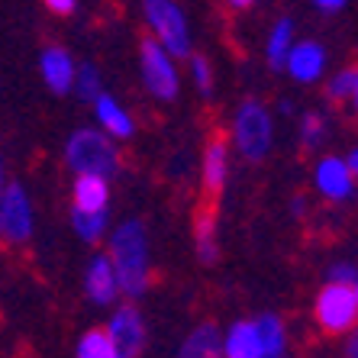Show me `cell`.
Returning <instances> with one entry per match:
<instances>
[{
	"label": "cell",
	"mask_w": 358,
	"mask_h": 358,
	"mask_svg": "<svg viewBox=\"0 0 358 358\" xmlns=\"http://www.w3.org/2000/svg\"><path fill=\"white\" fill-rule=\"evenodd\" d=\"M107 255L113 262L120 281V294L129 300L142 297L152 284V252H149V229L142 220H123L117 229H110Z\"/></svg>",
	"instance_id": "cell-1"
},
{
	"label": "cell",
	"mask_w": 358,
	"mask_h": 358,
	"mask_svg": "<svg viewBox=\"0 0 358 358\" xmlns=\"http://www.w3.org/2000/svg\"><path fill=\"white\" fill-rule=\"evenodd\" d=\"M65 165L71 168V175H100L110 181L123 162L117 139H110L97 126H81L65 142Z\"/></svg>",
	"instance_id": "cell-2"
},
{
	"label": "cell",
	"mask_w": 358,
	"mask_h": 358,
	"mask_svg": "<svg viewBox=\"0 0 358 358\" xmlns=\"http://www.w3.org/2000/svg\"><path fill=\"white\" fill-rule=\"evenodd\" d=\"M233 145L245 162H262L275 145V117L262 100H242L233 113Z\"/></svg>",
	"instance_id": "cell-3"
},
{
	"label": "cell",
	"mask_w": 358,
	"mask_h": 358,
	"mask_svg": "<svg viewBox=\"0 0 358 358\" xmlns=\"http://www.w3.org/2000/svg\"><path fill=\"white\" fill-rule=\"evenodd\" d=\"M142 20L152 39L165 45L175 59H187L194 52L191 20L178 0H142Z\"/></svg>",
	"instance_id": "cell-4"
},
{
	"label": "cell",
	"mask_w": 358,
	"mask_h": 358,
	"mask_svg": "<svg viewBox=\"0 0 358 358\" xmlns=\"http://www.w3.org/2000/svg\"><path fill=\"white\" fill-rule=\"evenodd\" d=\"M139 75H142V87L149 91L152 100L159 103H171L181 94V75H178V59L165 45L145 36L139 42Z\"/></svg>",
	"instance_id": "cell-5"
},
{
	"label": "cell",
	"mask_w": 358,
	"mask_h": 358,
	"mask_svg": "<svg viewBox=\"0 0 358 358\" xmlns=\"http://www.w3.org/2000/svg\"><path fill=\"white\" fill-rule=\"evenodd\" d=\"M313 320L323 333L329 336H345L355 329L358 323V294L352 284H336L326 281L320 287L317 300H313Z\"/></svg>",
	"instance_id": "cell-6"
},
{
	"label": "cell",
	"mask_w": 358,
	"mask_h": 358,
	"mask_svg": "<svg viewBox=\"0 0 358 358\" xmlns=\"http://www.w3.org/2000/svg\"><path fill=\"white\" fill-rule=\"evenodd\" d=\"M36 233V210L23 184L10 181L0 194V239L7 245H26Z\"/></svg>",
	"instance_id": "cell-7"
},
{
	"label": "cell",
	"mask_w": 358,
	"mask_h": 358,
	"mask_svg": "<svg viewBox=\"0 0 358 358\" xmlns=\"http://www.w3.org/2000/svg\"><path fill=\"white\" fill-rule=\"evenodd\" d=\"M313 187H317V194L323 200H329V203H345V200H352L358 181L352 178L345 159H339V155H323V159L313 165Z\"/></svg>",
	"instance_id": "cell-8"
},
{
	"label": "cell",
	"mask_w": 358,
	"mask_h": 358,
	"mask_svg": "<svg viewBox=\"0 0 358 358\" xmlns=\"http://www.w3.org/2000/svg\"><path fill=\"white\" fill-rule=\"evenodd\" d=\"M107 333L117 345L120 358H139V352L145 349V320L133 303H123V307L113 310V317L107 323Z\"/></svg>",
	"instance_id": "cell-9"
},
{
	"label": "cell",
	"mask_w": 358,
	"mask_h": 358,
	"mask_svg": "<svg viewBox=\"0 0 358 358\" xmlns=\"http://www.w3.org/2000/svg\"><path fill=\"white\" fill-rule=\"evenodd\" d=\"M84 297L97 307H113L120 300V281L107 252H97L84 265Z\"/></svg>",
	"instance_id": "cell-10"
},
{
	"label": "cell",
	"mask_w": 358,
	"mask_h": 358,
	"mask_svg": "<svg viewBox=\"0 0 358 358\" xmlns=\"http://www.w3.org/2000/svg\"><path fill=\"white\" fill-rule=\"evenodd\" d=\"M326 62H329V55H326V49L317 39H300V42H294L291 52H287L284 71L297 84H317V81H323V75H326Z\"/></svg>",
	"instance_id": "cell-11"
},
{
	"label": "cell",
	"mask_w": 358,
	"mask_h": 358,
	"mask_svg": "<svg viewBox=\"0 0 358 358\" xmlns=\"http://www.w3.org/2000/svg\"><path fill=\"white\" fill-rule=\"evenodd\" d=\"M39 75L52 94H71L78 65L65 45H45L39 55Z\"/></svg>",
	"instance_id": "cell-12"
},
{
	"label": "cell",
	"mask_w": 358,
	"mask_h": 358,
	"mask_svg": "<svg viewBox=\"0 0 358 358\" xmlns=\"http://www.w3.org/2000/svg\"><path fill=\"white\" fill-rule=\"evenodd\" d=\"M91 107H94V120H97V129H103L110 139L123 142V139H133V136H136V120H133V113H129V110H126L123 103L113 97V94L100 91L97 97L91 100Z\"/></svg>",
	"instance_id": "cell-13"
},
{
	"label": "cell",
	"mask_w": 358,
	"mask_h": 358,
	"mask_svg": "<svg viewBox=\"0 0 358 358\" xmlns=\"http://www.w3.org/2000/svg\"><path fill=\"white\" fill-rule=\"evenodd\" d=\"M229 181V142L223 136H210L200 159V184L210 197H217Z\"/></svg>",
	"instance_id": "cell-14"
},
{
	"label": "cell",
	"mask_w": 358,
	"mask_h": 358,
	"mask_svg": "<svg viewBox=\"0 0 358 358\" xmlns=\"http://www.w3.org/2000/svg\"><path fill=\"white\" fill-rule=\"evenodd\" d=\"M223 358H265L255 320H236L223 333Z\"/></svg>",
	"instance_id": "cell-15"
},
{
	"label": "cell",
	"mask_w": 358,
	"mask_h": 358,
	"mask_svg": "<svg viewBox=\"0 0 358 358\" xmlns=\"http://www.w3.org/2000/svg\"><path fill=\"white\" fill-rule=\"evenodd\" d=\"M178 358H223V333L217 323L194 326L184 345L178 349Z\"/></svg>",
	"instance_id": "cell-16"
},
{
	"label": "cell",
	"mask_w": 358,
	"mask_h": 358,
	"mask_svg": "<svg viewBox=\"0 0 358 358\" xmlns=\"http://www.w3.org/2000/svg\"><path fill=\"white\" fill-rule=\"evenodd\" d=\"M71 207L75 210H110V181L100 175H75Z\"/></svg>",
	"instance_id": "cell-17"
},
{
	"label": "cell",
	"mask_w": 358,
	"mask_h": 358,
	"mask_svg": "<svg viewBox=\"0 0 358 358\" xmlns=\"http://www.w3.org/2000/svg\"><path fill=\"white\" fill-rule=\"evenodd\" d=\"M294 42H297L294 39V20L291 17L275 20V26L268 29L265 39V59L275 71H284V62H287V52H291Z\"/></svg>",
	"instance_id": "cell-18"
},
{
	"label": "cell",
	"mask_w": 358,
	"mask_h": 358,
	"mask_svg": "<svg viewBox=\"0 0 358 358\" xmlns=\"http://www.w3.org/2000/svg\"><path fill=\"white\" fill-rule=\"evenodd\" d=\"M194 249L203 265H213L220 259V239H217V217L213 210H200L194 220Z\"/></svg>",
	"instance_id": "cell-19"
},
{
	"label": "cell",
	"mask_w": 358,
	"mask_h": 358,
	"mask_svg": "<svg viewBox=\"0 0 358 358\" xmlns=\"http://www.w3.org/2000/svg\"><path fill=\"white\" fill-rule=\"evenodd\" d=\"M255 329H259L262 339V355L265 358H284L287 355V326L278 313H262L255 320Z\"/></svg>",
	"instance_id": "cell-20"
},
{
	"label": "cell",
	"mask_w": 358,
	"mask_h": 358,
	"mask_svg": "<svg viewBox=\"0 0 358 358\" xmlns=\"http://www.w3.org/2000/svg\"><path fill=\"white\" fill-rule=\"evenodd\" d=\"M71 229L81 242L94 245V242L107 239L110 233V210H75L71 207Z\"/></svg>",
	"instance_id": "cell-21"
},
{
	"label": "cell",
	"mask_w": 358,
	"mask_h": 358,
	"mask_svg": "<svg viewBox=\"0 0 358 358\" xmlns=\"http://www.w3.org/2000/svg\"><path fill=\"white\" fill-rule=\"evenodd\" d=\"M75 358H120L117 345H113V339H110V333H107V326L87 329V333L78 339Z\"/></svg>",
	"instance_id": "cell-22"
},
{
	"label": "cell",
	"mask_w": 358,
	"mask_h": 358,
	"mask_svg": "<svg viewBox=\"0 0 358 358\" xmlns=\"http://www.w3.org/2000/svg\"><path fill=\"white\" fill-rule=\"evenodd\" d=\"M297 139H300V145H303L307 152H313L320 142L326 139V117L320 113V110H310V113H303V117H300Z\"/></svg>",
	"instance_id": "cell-23"
},
{
	"label": "cell",
	"mask_w": 358,
	"mask_h": 358,
	"mask_svg": "<svg viewBox=\"0 0 358 358\" xmlns=\"http://www.w3.org/2000/svg\"><path fill=\"white\" fill-rule=\"evenodd\" d=\"M71 91H75L81 100H87V103H91V100L103 91V78H100V71H97V65H94V62H81V65H78L75 87H71Z\"/></svg>",
	"instance_id": "cell-24"
},
{
	"label": "cell",
	"mask_w": 358,
	"mask_h": 358,
	"mask_svg": "<svg viewBox=\"0 0 358 358\" xmlns=\"http://www.w3.org/2000/svg\"><path fill=\"white\" fill-rule=\"evenodd\" d=\"M355 75H358V65H345V68H339L329 81H326V100L329 103H345V97H349V91H352V81H355Z\"/></svg>",
	"instance_id": "cell-25"
},
{
	"label": "cell",
	"mask_w": 358,
	"mask_h": 358,
	"mask_svg": "<svg viewBox=\"0 0 358 358\" xmlns=\"http://www.w3.org/2000/svg\"><path fill=\"white\" fill-rule=\"evenodd\" d=\"M187 68H191V84L197 87L203 97L213 94V65H210L207 55H187Z\"/></svg>",
	"instance_id": "cell-26"
},
{
	"label": "cell",
	"mask_w": 358,
	"mask_h": 358,
	"mask_svg": "<svg viewBox=\"0 0 358 358\" xmlns=\"http://www.w3.org/2000/svg\"><path fill=\"white\" fill-rule=\"evenodd\" d=\"M355 278H358V271H355V265H352V262H336V265L329 268V278H326V281L355 284Z\"/></svg>",
	"instance_id": "cell-27"
},
{
	"label": "cell",
	"mask_w": 358,
	"mask_h": 358,
	"mask_svg": "<svg viewBox=\"0 0 358 358\" xmlns=\"http://www.w3.org/2000/svg\"><path fill=\"white\" fill-rule=\"evenodd\" d=\"M42 3H45V10L55 13V17H71L78 10V0H42Z\"/></svg>",
	"instance_id": "cell-28"
},
{
	"label": "cell",
	"mask_w": 358,
	"mask_h": 358,
	"mask_svg": "<svg viewBox=\"0 0 358 358\" xmlns=\"http://www.w3.org/2000/svg\"><path fill=\"white\" fill-rule=\"evenodd\" d=\"M345 3H349V0H313V7H317L320 13H339Z\"/></svg>",
	"instance_id": "cell-29"
},
{
	"label": "cell",
	"mask_w": 358,
	"mask_h": 358,
	"mask_svg": "<svg viewBox=\"0 0 358 358\" xmlns=\"http://www.w3.org/2000/svg\"><path fill=\"white\" fill-rule=\"evenodd\" d=\"M349 339H345V358H358V323L352 333H345Z\"/></svg>",
	"instance_id": "cell-30"
},
{
	"label": "cell",
	"mask_w": 358,
	"mask_h": 358,
	"mask_svg": "<svg viewBox=\"0 0 358 358\" xmlns=\"http://www.w3.org/2000/svg\"><path fill=\"white\" fill-rule=\"evenodd\" d=\"M345 107L352 110V117H358V75H355V81H352V91H349V97H345Z\"/></svg>",
	"instance_id": "cell-31"
},
{
	"label": "cell",
	"mask_w": 358,
	"mask_h": 358,
	"mask_svg": "<svg viewBox=\"0 0 358 358\" xmlns=\"http://www.w3.org/2000/svg\"><path fill=\"white\" fill-rule=\"evenodd\" d=\"M291 213L294 217H303V213H307V197H300L297 194V197L291 200Z\"/></svg>",
	"instance_id": "cell-32"
},
{
	"label": "cell",
	"mask_w": 358,
	"mask_h": 358,
	"mask_svg": "<svg viewBox=\"0 0 358 358\" xmlns=\"http://www.w3.org/2000/svg\"><path fill=\"white\" fill-rule=\"evenodd\" d=\"M345 165H349L352 178H355V181H358V145H355V149L349 152V155H345Z\"/></svg>",
	"instance_id": "cell-33"
},
{
	"label": "cell",
	"mask_w": 358,
	"mask_h": 358,
	"mask_svg": "<svg viewBox=\"0 0 358 358\" xmlns=\"http://www.w3.org/2000/svg\"><path fill=\"white\" fill-rule=\"evenodd\" d=\"M255 0H226V7L229 10H249Z\"/></svg>",
	"instance_id": "cell-34"
},
{
	"label": "cell",
	"mask_w": 358,
	"mask_h": 358,
	"mask_svg": "<svg viewBox=\"0 0 358 358\" xmlns=\"http://www.w3.org/2000/svg\"><path fill=\"white\" fill-rule=\"evenodd\" d=\"M7 187V171H3V155H0V194Z\"/></svg>",
	"instance_id": "cell-35"
},
{
	"label": "cell",
	"mask_w": 358,
	"mask_h": 358,
	"mask_svg": "<svg viewBox=\"0 0 358 358\" xmlns=\"http://www.w3.org/2000/svg\"><path fill=\"white\" fill-rule=\"evenodd\" d=\"M352 287H355V294H358V278H355V284H352Z\"/></svg>",
	"instance_id": "cell-36"
}]
</instances>
